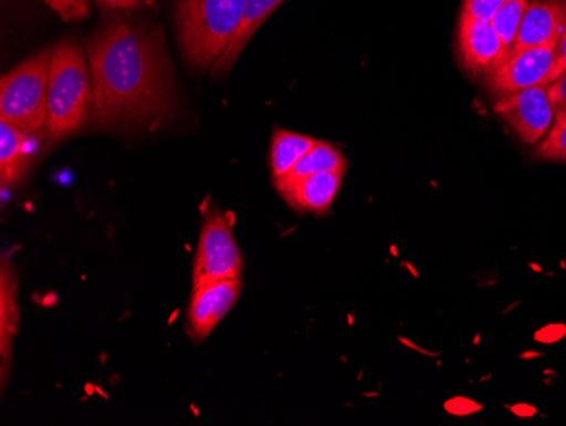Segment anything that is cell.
I'll return each instance as SVG.
<instances>
[{"instance_id": "ac0fdd59", "label": "cell", "mask_w": 566, "mask_h": 426, "mask_svg": "<svg viewBox=\"0 0 566 426\" xmlns=\"http://www.w3.org/2000/svg\"><path fill=\"white\" fill-rule=\"evenodd\" d=\"M537 155L552 162H566V111H556L548 135L537 148Z\"/></svg>"}, {"instance_id": "5b68a950", "label": "cell", "mask_w": 566, "mask_h": 426, "mask_svg": "<svg viewBox=\"0 0 566 426\" xmlns=\"http://www.w3.org/2000/svg\"><path fill=\"white\" fill-rule=\"evenodd\" d=\"M243 256L233 233V219L224 212L211 211L203 219L193 262V288L208 282L241 279Z\"/></svg>"}, {"instance_id": "7a4b0ae2", "label": "cell", "mask_w": 566, "mask_h": 426, "mask_svg": "<svg viewBox=\"0 0 566 426\" xmlns=\"http://www.w3.org/2000/svg\"><path fill=\"white\" fill-rule=\"evenodd\" d=\"M92 116L91 73L84 48L62 40L51 50L50 92H48V135L69 138Z\"/></svg>"}, {"instance_id": "9c48e42d", "label": "cell", "mask_w": 566, "mask_h": 426, "mask_svg": "<svg viewBox=\"0 0 566 426\" xmlns=\"http://www.w3.org/2000/svg\"><path fill=\"white\" fill-rule=\"evenodd\" d=\"M461 60L473 73H489L509 52L492 22L461 15L458 28Z\"/></svg>"}, {"instance_id": "ba28073f", "label": "cell", "mask_w": 566, "mask_h": 426, "mask_svg": "<svg viewBox=\"0 0 566 426\" xmlns=\"http://www.w3.org/2000/svg\"><path fill=\"white\" fill-rule=\"evenodd\" d=\"M243 282L241 279L208 282L193 288L189 308H187V333L193 342L202 343L209 339L222 318L233 310L240 298Z\"/></svg>"}, {"instance_id": "7402d4cb", "label": "cell", "mask_w": 566, "mask_h": 426, "mask_svg": "<svg viewBox=\"0 0 566 426\" xmlns=\"http://www.w3.org/2000/svg\"><path fill=\"white\" fill-rule=\"evenodd\" d=\"M549 97L556 111H566V73L548 85Z\"/></svg>"}, {"instance_id": "8992f818", "label": "cell", "mask_w": 566, "mask_h": 426, "mask_svg": "<svg viewBox=\"0 0 566 426\" xmlns=\"http://www.w3.org/2000/svg\"><path fill=\"white\" fill-rule=\"evenodd\" d=\"M555 66V46L509 50L504 59L486 73L495 95L512 94L536 85H549Z\"/></svg>"}, {"instance_id": "277c9868", "label": "cell", "mask_w": 566, "mask_h": 426, "mask_svg": "<svg viewBox=\"0 0 566 426\" xmlns=\"http://www.w3.org/2000/svg\"><path fill=\"white\" fill-rule=\"evenodd\" d=\"M51 50L43 48L6 73L0 82V120L9 121L28 135L46 126Z\"/></svg>"}, {"instance_id": "30bf717a", "label": "cell", "mask_w": 566, "mask_h": 426, "mask_svg": "<svg viewBox=\"0 0 566 426\" xmlns=\"http://www.w3.org/2000/svg\"><path fill=\"white\" fill-rule=\"evenodd\" d=\"M565 18L566 0H531L511 50L556 46Z\"/></svg>"}, {"instance_id": "603a6c76", "label": "cell", "mask_w": 566, "mask_h": 426, "mask_svg": "<svg viewBox=\"0 0 566 426\" xmlns=\"http://www.w3.org/2000/svg\"><path fill=\"white\" fill-rule=\"evenodd\" d=\"M98 6L107 9H119V11H132L142 8L145 0H95Z\"/></svg>"}, {"instance_id": "6da1fadb", "label": "cell", "mask_w": 566, "mask_h": 426, "mask_svg": "<svg viewBox=\"0 0 566 426\" xmlns=\"http://www.w3.org/2000/svg\"><path fill=\"white\" fill-rule=\"evenodd\" d=\"M92 84V124L161 120L174 107V73L164 34L132 21L101 28L87 46Z\"/></svg>"}, {"instance_id": "e0dca14e", "label": "cell", "mask_w": 566, "mask_h": 426, "mask_svg": "<svg viewBox=\"0 0 566 426\" xmlns=\"http://www.w3.org/2000/svg\"><path fill=\"white\" fill-rule=\"evenodd\" d=\"M531 0H507L497 14L492 19V27L501 37L502 43L507 50L514 46L517 33H520L521 22H523L524 12Z\"/></svg>"}, {"instance_id": "4fadbf2b", "label": "cell", "mask_w": 566, "mask_h": 426, "mask_svg": "<svg viewBox=\"0 0 566 426\" xmlns=\"http://www.w3.org/2000/svg\"><path fill=\"white\" fill-rule=\"evenodd\" d=\"M283 2H285V0H248L240 28H238L233 41L226 48L224 53H222L218 62L212 65V73H216V75L228 73L231 66L234 65V62L240 59L241 53H243L244 48L250 43L254 33L260 30L263 22H265Z\"/></svg>"}, {"instance_id": "d6986e66", "label": "cell", "mask_w": 566, "mask_h": 426, "mask_svg": "<svg viewBox=\"0 0 566 426\" xmlns=\"http://www.w3.org/2000/svg\"><path fill=\"white\" fill-rule=\"evenodd\" d=\"M505 2L507 0H463L461 15L476 19V21L491 22Z\"/></svg>"}, {"instance_id": "3957f363", "label": "cell", "mask_w": 566, "mask_h": 426, "mask_svg": "<svg viewBox=\"0 0 566 426\" xmlns=\"http://www.w3.org/2000/svg\"><path fill=\"white\" fill-rule=\"evenodd\" d=\"M248 0H177L178 40L184 56L197 69L218 62L233 41Z\"/></svg>"}, {"instance_id": "52a82bcc", "label": "cell", "mask_w": 566, "mask_h": 426, "mask_svg": "<svg viewBox=\"0 0 566 426\" xmlns=\"http://www.w3.org/2000/svg\"><path fill=\"white\" fill-rule=\"evenodd\" d=\"M495 113L524 143H537L552 128L556 110L549 97L548 85H536L501 95L495 103Z\"/></svg>"}, {"instance_id": "5bb4252c", "label": "cell", "mask_w": 566, "mask_h": 426, "mask_svg": "<svg viewBox=\"0 0 566 426\" xmlns=\"http://www.w3.org/2000/svg\"><path fill=\"white\" fill-rule=\"evenodd\" d=\"M346 168H348L346 158L343 157L342 152L336 146L326 142H317L295 164V167L289 172V175H285L282 180L275 183V186L279 193H283V190H287L294 184L301 183V180L307 179V177H313V175L324 174V172L346 170Z\"/></svg>"}, {"instance_id": "44dd1931", "label": "cell", "mask_w": 566, "mask_h": 426, "mask_svg": "<svg viewBox=\"0 0 566 426\" xmlns=\"http://www.w3.org/2000/svg\"><path fill=\"white\" fill-rule=\"evenodd\" d=\"M563 73H566V18L562 34H559L558 38V43H556L555 46V66H553L549 84H553L556 79L562 77Z\"/></svg>"}, {"instance_id": "ffe728a7", "label": "cell", "mask_w": 566, "mask_h": 426, "mask_svg": "<svg viewBox=\"0 0 566 426\" xmlns=\"http://www.w3.org/2000/svg\"><path fill=\"white\" fill-rule=\"evenodd\" d=\"M63 21H82L88 15L87 0H43Z\"/></svg>"}, {"instance_id": "9a60e30c", "label": "cell", "mask_w": 566, "mask_h": 426, "mask_svg": "<svg viewBox=\"0 0 566 426\" xmlns=\"http://www.w3.org/2000/svg\"><path fill=\"white\" fill-rule=\"evenodd\" d=\"M313 136L298 135L287 129H275L270 146V170L273 183H279L295 167L298 160L316 145Z\"/></svg>"}, {"instance_id": "2e32d148", "label": "cell", "mask_w": 566, "mask_h": 426, "mask_svg": "<svg viewBox=\"0 0 566 426\" xmlns=\"http://www.w3.org/2000/svg\"><path fill=\"white\" fill-rule=\"evenodd\" d=\"M28 157V133L0 120V179L2 186H14L21 179Z\"/></svg>"}, {"instance_id": "7c38bea8", "label": "cell", "mask_w": 566, "mask_h": 426, "mask_svg": "<svg viewBox=\"0 0 566 426\" xmlns=\"http://www.w3.org/2000/svg\"><path fill=\"white\" fill-rule=\"evenodd\" d=\"M18 279L8 259L0 267V359H2V387L8 384L12 362V343L18 332Z\"/></svg>"}, {"instance_id": "8fae6325", "label": "cell", "mask_w": 566, "mask_h": 426, "mask_svg": "<svg viewBox=\"0 0 566 426\" xmlns=\"http://www.w3.org/2000/svg\"><path fill=\"white\" fill-rule=\"evenodd\" d=\"M345 174L346 170H336L313 175L280 194L297 211L324 215L338 196Z\"/></svg>"}]
</instances>
